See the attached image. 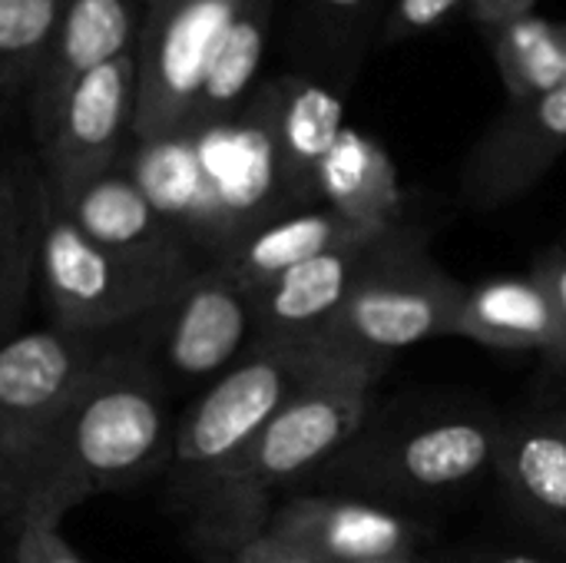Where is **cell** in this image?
I'll return each mask as SVG.
<instances>
[{
  "instance_id": "cell-1",
  "label": "cell",
  "mask_w": 566,
  "mask_h": 563,
  "mask_svg": "<svg viewBox=\"0 0 566 563\" xmlns=\"http://www.w3.org/2000/svg\"><path fill=\"white\" fill-rule=\"evenodd\" d=\"M385 368L388 358H355L282 405L222 475L179 504L189 548L206 563H232L262 538L279 501L315 481L365 428Z\"/></svg>"
},
{
  "instance_id": "cell-2",
  "label": "cell",
  "mask_w": 566,
  "mask_h": 563,
  "mask_svg": "<svg viewBox=\"0 0 566 563\" xmlns=\"http://www.w3.org/2000/svg\"><path fill=\"white\" fill-rule=\"evenodd\" d=\"M172 435L159 368L146 348L123 342L43 448L17 518L60 524L90 498L139 488L169 468Z\"/></svg>"
},
{
  "instance_id": "cell-3",
  "label": "cell",
  "mask_w": 566,
  "mask_h": 563,
  "mask_svg": "<svg viewBox=\"0 0 566 563\" xmlns=\"http://www.w3.org/2000/svg\"><path fill=\"white\" fill-rule=\"evenodd\" d=\"M355 358L365 355L328 335L252 338L245 355L209 382L202 398L176 421L166 468L172 504L179 508L206 481L222 475L302 388Z\"/></svg>"
},
{
  "instance_id": "cell-4",
  "label": "cell",
  "mask_w": 566,
  "mask_h": 563,
  "mask_svg": "<svg viewBox=\"0 0 566 563\" xmlns=\"http://www.w3.org/2000/svg\"><path fill=\"white\" fill-rule=\"evenodd\" d=\"M501 418L478 408L431 411L398 425L365 428L335 455L315 481H338L358 498L385 504L424 501L471 488L494 471Z\"/></svg>"
},
{
  "instance_id": "cell-5",
  "label": "cell",
  "mask_w": 566,
  "mask_h": 563,
  "mask_svg": "<svg viewBox=\"0 0 566 563\" xmlns=\"http://www.w3.org/2000/svg\"><path fill=\"white\" fill-rule=\"evenodd\" d=\"M464 295L468 285L431 256L424 229L405 219L378 239L328 338L391 362L405 348L451 335Z\"/></svg>"
},
{
  "instance_id": "cell-6",
  "label": "cell",
  "mask_w": 566,
  "mask_h": 563,
  "mask_svg": "<svg viewBox=\"0 0 566 563\" xmlns=\"http://www.w3.org/2000/svg\"><path fill=\"white\" fill-rule=\"evenodd\" d=\"M182 282L103 249L50 192H40L33 285L50 325L113 335L159 312Z\"/></svg>"
},
{
  "instance_id": "cell-7",
  "label": "cell",
  "mask_w": 566,
  "mask_h": 563,
  "mask_svg": "<svg viewBox=\"0 0 566 563\" xmlns=\"http://www.w3.org/2000/svg\"><path fill=\"white\" fill-rule=\"evenodd\" d=\"M123 342L99 332L43 325L0 345V471L17 494L43 448Z\"/></svg>"
},
{
  "instance_id": "cell-8",
  "label": "cell",
  "mask_w": 566,
  "mask_h": 563,
  "mask_svg": "<svg viewBox=\"0 0 566 563\" xmlns=\"http://www.w3.org/2000/svg\"><path fill=\"white\" fill-rule=\"evenodd\" d=\"M143 325L153 335L159 375L216 382L252 345L255 302L232 275L216 265H202Z\"/></svg>"
},
{
  "instance_id": "cell-9",
  "label": "cell",
  "mask_w": 566,
  "mask_h": 563,
  "mask_svg": "<svg viewBox=\"0 0 566 563\" xmlns=\"http://www.w3.org/2000/svg\"><path fill=\"white\" fill-rule=\"evenodd\" d=\"M564 153L566 80L524 106H507L471 149L461 169V196L481 212L504 209L527 196Z\"/></svg>"
},
{
  "instance_id": "cell-10",
  "label": "cell",
  "mask_w": 566,
  "mask_h": 563,
  "mask_svg": "<svg viewBox=\"0 0 566 563\" xmlns=\"http://www.w3.org/2000/svg\"><path fill=\"white\" fill-rule=\"evenodd\" d=\"M269 534L308 551L322 563L418 554V544L424 541L421 524L358 494H289L272 511Z\"/></svg>"
},
{
  "instance_id": "cell-11",
  "label": "cell",
  "mask_w": 566,
  "mask_h": 563,
  "mask_svg": "<svg viewBox=\"0 0 566 563\" xmlns=\"http://www.w3.org/2000/svg\"><path fill=\"white\" fill-rule=\"evenodd\" d=\"M242 0H176L163 20L149 83L139 103V129L163 136L196 116L209 60Z\"/></svg>"
},
{
  "instance_id": "cell-12",
  "label": "cell",
  "mask_w": 566,
  "mask_h": 563,
  "mask_svg": "<svg viewBox=\"0 0 566 563\" xmlns=\"http://www.w3.org/2000/svg\"><path fill=\"white\" fill-rule=\"evenodd\" d=\"M129 116V66L113 60L70 80L50 146L56 202L73 199L86 183L106 176L109 156Z\"/></svg>"
},
{
  "instance_id": "cell-13",
  "label": "cell",
  "mask_w": 566,
  "mask_h": 563,
  "mask_svg": "<svg viewBox=\"0 0 566 563\" xmlns=\"http://www.w3.org/2000/svg\"><path fill=\"white\" fill-rule=\"evenodd\" d=\"M60 206L90 239L136 265L172 279H189L199 272V265H192L189 259L179 229L169 222L159 202L133 179L106 173L86 183L73 199Z\"/></svg>"
},
{
  "instance_id": "cell-14",
  "label": "cell",
  "mask_w": 566,
  "mask_h": 563,
  "mask_svg": "<svg viewBox=\"0 0 566 563\" xmlns=\"http://www.w3.org/2000/svg\"><path fill=\"white\" fill-rule=\"evenodd\" d=\"M388 232V229H385ZM361 236L345 246H335L252 295L255 302V338H315L328 335L335 315L355 292L378 239Z\"/></svg>"
},
{
  "instance_id": "cell-15",
  "label": "cell",
  "mask_w": 566,
  "mask_h": 563,
  "mask_svg": "<svg viewBox=\"0 0 566 563\" xmlns=\"http://www.w3.org/2000/svg\"><path fill=\"white\" fill-rule=\"evenodd\" d=\"M494 475L514 511L566 548V411L501 418Z\"/></svg>"
},
{
  "instance_id": "cell-16",
  "label": "cell",
  "mask_w": 566,
  "mask_h": 563,
  "mask_svg": "<svg viewBox=\"0 0 566 563\" xmlns=\"http://www.w3.org/2000/svg\"><path fill=\"white\" fill-rule=\"evenodd\" d=\"M361 236H378V232L345 222L328 206H308V209L282 212V216H269L242 229L222 246L212 265L232 275L245 292L255 295L282 272Z\"/></svg>"
},
{
  "instance_id": "cell-17",
  "label": "cell",
  "mask_w": 566,
  "mask_h": 563,
  "mask_svg": "<svg viewBox=\"0 0 566 563\" xmlns=\"http://www.w3.org/2000/svg\"><path fill=\"white\" fill-rule=\"evenodd\" d=\"M345 129V103L335 90L312 80H289L275 96L272 149L282 196L292 209L318 199V166Z\"/></svg>"
},
{
  "instance_id": "cell-18",
  "label": "cell",
  "mask_w": 566,
  "mask_h": 563,
  "mask_svg": "<svg viewBox=\"0 0 566 563\" xmlns=\"http://www.w3.org/2000/svg\"><path fill=\"white\" fill-rule=\"evenodd\" d=\"M318 202L368 232L405 222V192L395 159L378 139L352 126L342 129L318 166Z\"/></svg>"
},
{
  "instance_id": "cell-19",
  "label": "cell",
  "mask_w": 566,
  "mask_h": 563,
  "mask_svg": "<svg viewBox=\"0 0 566 563\" xmlns=\"http://www.w3.org/2000/svg\"><path fill=\"white\" fill-rule=\"evenodd\" d=\"M451 335L494 352H541L557 348V325L544 289L524 279H491L468 285V295L451 322Z\"/></svg>"
},
{
  "instance_id": "cell-20",
  "label": "cell",
  "mask_w": 566,
  "mask_h": 563,
  "mask_svg": "<svg viewBox=\"0 0 566 563\" xmlns=\"http://www.w3.org/2000/svg\"><path fill=\"white\" fill-rule=\"evenodd\" d=\"M488 40L511 106H524L566 80V20L527 13Z\"/></svg>"
},
{
  "instance_id": "cell-21",
  "label": "cell",
  "mask_w": 566,
  "mask_h": 563,
  "mask_svg": "<svg viewBox=\"0 0 566 563\" xmlns=\"http://www.w3.org/2000/svg\"><path fill=\"white\" fill-rule=\"evenodd\" d=\"M269 3L272 0H242L239 13L226 27L222 40L209 60L196 116H209V113L232 106L249 90V83L255 80L262 53H265Z\"/></svg>"
},
{
  "instance_id": "cell-22",
  "label": "cell",
  "mask_w": 566,
  "mask_h": 563,
  "mask_svg": "<svg viewBox=\"0 0 566 563\" xmlns=\"http://www.w3.org/2000/svg\"><path fill=\"white\" fill-rule=\"evenodd\" d=\"M40 196L33 206L0 179V345L17 335L36 269Z\"/></svg>"
},
{
  "instance_id": "cell-23",
  "label": "cell",
  "mask_w": 566,
  "mask_h": 563,
  "mask_svg": "<svg viewBox=\"0 0 566 563\" xmlns=\"http://www.w3.org/2000/svg\"><path fill=\"white\" fill-rule=\"evenodd\" d=\"M129 43L126 0H73L63 20V66L76 80L93 66L119 60Z\"/></svg>"
},
{
  "instance_id": "cell-24",
  "label": "cell",
  "mask_w": 566,
  "mask_h": 563,
  "mask_svg": "<svg viewBox=\"0 0 566 563\" xmlns=\"http://www.w3.org/2000/svg\"><path fill=\"white\" fill-rule=\"evenodd\" d=\"M56 23V0H0V53L33 50Z\"/></svg>"
},
{
  "instance_id": "cell-25",
  "label": "cell",
  "mask_w": 566,
  "mask_h": 563,
  "mask_svg": "<svg viewBox=\"0 0 566 563\" xmlns=\"http://www.w3.org/2000/svg\"><path fill=\"white\" fill-rule=\"evenodd\" d=\"M531 279L544 289L547 305L554 312V325H557V348L547 358V368L557 375L566 372V242L551 246L531 269Z\"/></svg>"
},
{
  "instance_id": "cell-26",
  "label": "cell",
  "mask_w": 566,
  "mask_h": 563,
  "mask_svg": "<svg viewBox=\"0 0 566 563\" xmlns=\"http://www.w3.org/2000/svg\"><path fill=\"white\" fill-rule=\"evenodd\" d=\"M10 531H13L10 563H86L63 541L60 524L53 521L17 518Z\"/></svg>"
},
{
  "instance_id": "cell-27",
  "label": "cell",
  "mask_w": 566,
  "mask_h": 563,
  "mask_svg": "<svg viewBox=\"0 0 566 563\" xmlns=\"http://www.w3.org/2000/svg\"><path fill=\"white\" fill-rule=\"evenodd\" d=\"M458 10H468V0H395L381 37H385V43H401V40L421 37V33L441 27Z\"/></svg>"
},
{
  "instance_id": "cell-28",
  "label": "cell",
  "mask_w": 566,
  "mask_h": 563,
  "mask_svg": "<svg viewBox=\"0 0 566 563\" xmlns=\"http://www.w3.org/2000/svg\"><path fill=\"white\" fill-rule=\"evenodd\" d=\"M534 7H537V0H468L464 13L471 17L474 27H481L491 37V33L504 30L507 23L534 13Z\"/></svg>"
},
{
  "instance_id": "cell-29",
  "label": "cell",
  "mask_w": 566,
  "mask_h": 563,
  "mask_svg": "<svg viewBox=\"0 0 566 563\" xmlns=\"http://www.w3.org/2000/svg\"><path fill=\"white\" fill-rule=\"evenodd\" d=\"M232 563H322L315 561L308 551H302V548H295V544H289V541H282V538H275V534H262V538H255L252 544H245L239 554H235V561Z\"/></svg>"
},
{
  "instance_id": "cell-30",
  "label": "cell",
  "mask_w": 566,
  "mask_h": 563,
  "mask_svg": "<svg viewBox=\"0 0 566 563\" xmlns=\"http://www.w3.org/2000/svg\"><path fill=\"white\" fill-rule=\"evenodd\" d=\"M315 7L325 20H335L342 23V30H352L378 7V0H315Z\"/></svg>"
},
{
  "instance_id": "cell-31",
  "label": "cell",
  "mask_w": 566,
  "mask_h": 563,
  "mask_svg": "<svg viewBox=\"0 0 566 563\" xmlns=\"http://www.w3.org/2000/svg\"><path fill=\"white\" fill-rule=\"evenodd\" d=\"M17 511H20V494H17V488L10 484V478L0 471V521L13 524Z\"/></svg>"
},
{
  "instance_id": "cell-32",
  "label": "cell",
  "mask_w": 566,
  "mask_h": 563,
  "mask_svg": "<svg viewBox=\"0 0 566 563\" xmlns=\"http://www.w3.org/2000/svg\"><path fill=\"white\" fill-rule=\"evenodd\" d=\"M471 563H547V561H541V557H534V554H521V551H481V554H474V561Z\"/></svg>"
},
{
  "instance_id": "cell-33",
  "label": "cell",
  "mask_w": 566,
  "mask_h": 563,
  "mask_svg": "<svg viewBox=\"0 0 566 563\" xmlns=\"http://www.w3.org/2000/svg\"><path fill=\"white\" fill-rule=\"evenodd\" d=\"M361 563H421L418 554H398V557H378V561H361Z\"/></svg>"
},
{
  "instance_id": "cell-34",
  "label": "cell",
  "mask_w": 566,
  "mask_h": 563,
  "mask_svg": "<svg viewBox=\"0 0 566 563\" xmlns=\"http://www.w3.org/2000/svg\"><path fill=\"white\" fill-rule=\"evenodd\" d=\"M557 382H560V385H564V388H566V372H564V375H557Z\"/></svg>"
}]
</instances>
